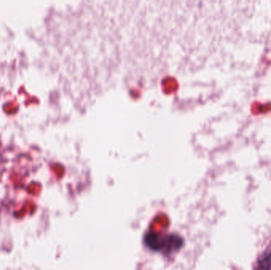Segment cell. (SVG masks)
Wrapping results in <instances>:
<instances>
[{
    "instance_id": "6da1fadb",
    "label": "cell",
    "mask_w": 271,
    "mask_h": 270,
    "mask_svg": "<svg viewBox=\"0 0 271 270\" xmlns=\"http://www.w3.org/2000/svg\"><path fill=\"white\" fill-rule=\"evenodd\" d=\"M145 242L151 250L167 254L179 250L183 245V240L178 235L157 233H148L145 237Z\"/></svg>"
},
{
    "instance_id": "7a4b0ae2",
    "label": "cell",
    "mask_w": 271,
    "mask_h": 270,
    "mask_svg": "<svg viewBox=\"0 0 271 270\" xmlns=\"http://www.w3.org/2000/svg\"><path fill=\"white\" fill-rule=\"evenodd\" d=\"M258 270H271V252L262 254L258 258Z\"/></svg>"
}]
</instances>
